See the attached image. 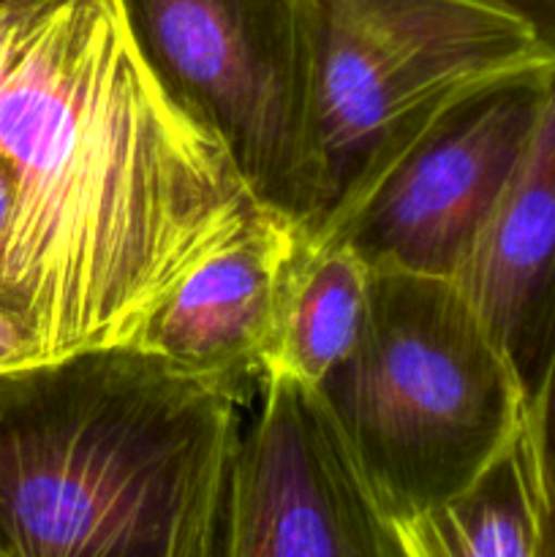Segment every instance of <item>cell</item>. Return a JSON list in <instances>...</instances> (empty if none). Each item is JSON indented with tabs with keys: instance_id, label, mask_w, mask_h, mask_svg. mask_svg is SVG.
<instances>
[{
	"instance_id": "obj_1",
	"label": "cell",
	"mask_w": 555,
	"mask_h": 557,
	"mask_svg": "<svg viewBox=\"0 0 555 557\" xmlns=\"http://www.w3.org/2000/svg\"><path fill=\"white\" fill-rule=\"evenodd\" d=\"M0 156L14 177L5 292L36 362L139 346L261 210L158 85L118 0H0Z\"/></svg>"
},
{
	"instance_id": "obj_2",
	"label": "cell",
	"mask_w": 555,
	"mask_h": 557,
	"mask_svg": "<svg viewBox=\"0 0 555 557\" xmlns=\"http://www.w3.org/2000/svg\"><path fill=\"white\" fill-rule=\"evenodd\" d=\"M239 403L141 346L0 370V557H215Z\"/></svg>"
},
{
	"instance_id": "obj_3",
	"label": "cell",
	"mask_w": 555,
	"mask_h": 557,
	"mask_svg": "<svg viewBox=\"0 0 555 557\" xmlns=\"http://www.w3.org/2000/svg\"><path fill=\"white\" fill-rule=\"evenodd\" d=\"M351 354L319 395L395 520L466 490L528 422L509 359L449 277L370 270Z\"/></svg>"
},
{
	"instance_id": "obj_4",
	"label": "cell",
	"mask_w": 555,
	"mask_h": 557,
	"mask_svg": "<svg viewBox=\"0 0 555 557\" xmlns=\"http://www.w3.org/2000/svg\"><path fill=\"white\" fill-rule=\"evenodd\" d=\"M319 210L326 237L462 92L555 44L498 0H308Z\"/></svg>"
},
{
	"instance_id": "obj_5",
	"label": "cell",
	"mask_w": 555,
	"mask_h": 557,
	"mask_svg": "<svg viewBox=\"0 0 555 557\" xmlns=\"http://www.w3.org/2000/svg\"><path fill=\"white\" fill-rule=\"evenodd\" d=\"M136 52L261 210H319L308 0H118Z\"/></svg>"
},
{
	"instance_id": "obj_6",
	"label": "cell",
	"mask_w": 555,
	"mask_h": 557,
	"mask_svg": "<svg viewBox=\"0 0 555 557\" xmlns=\"http://www.w3.org/2000/svg\"><path fill=\"white\" fill-rule=\"evenodd\" d=\"M550 54L452 101L321 239L370 270L457 281L536 128Z\"/></svg>"
},
{
	"instance_id": "obj_7",
	"label": "cell",
	"mask_w": 555,
	"mask_h": 557,
	"mask_svg": "<svg viewBox=\"0 0 555 557\" xmlns=\"http://www.w3.org/2000/svg\"><path fill=\"white\" fill-rule=\"evenodd\" d=\"M215 557H411L319 389L261 379Z\"/></svg>"
},
{
	"instance_id": "obj_8",
	"label": "cell",
	"mask_w": 555,
	"mask_h": 557,
	"mask_svg": "<svg viewBox=\"0 0 555 557\" xmlns=\"http://www.w3.org/2000/svg\"><path fill=\"white\" fill-rule=\"evenodd\" d=\"M457 283L531 406L555 348V49L536 128Z\"/></svg>"
},
{
	"instance_id": "obj_9",
	"label": "cell",
	"mask_w": 555,
	"mask_h": 557,
	"mask_svg": "<svg viewBox=\"0 0 555 557\" xmlns=\"http://www.w3.org/2000/svg\"><path fill=\"white\" fill-rule=\"evenodd\" d=\"M303 228L270 210L201 261L166 299L139 346L177 368L243 389L259 379L283 277Z\"/></svg>"
},
{
	"instance_id": "obj_10",
	"label": "cell",
	"mask_w": 555,
	"mask_h": 557,
	"mask_svg": "<svg viewBox=\"0 0 555 557\" xmlns=\"http://www.w3.org/2000/svg\"><path fill=\"white\" fill-rule=\"evenodd\" d=\"M370 277V267L348 243L303 234L283 277L259 381L283 375L319 389L362 332Z\"/></svg>"
},
{
	"instance_id": "obj_11",
	"label": "cell",
	"mask_w": 555,
	"mask_h": 557,
	"mask_svg": "<svg viewBox=\"0 0 555 557\" xmlns=\"http://www.w3.org/2000/svg\"><path fill=\"white\" fill-rule=\"evenodd\" d=\"M397 522L411 557H542L528 422L466 490Z\"/></svg>"
},
{
	"instance_id": "obj_12",
	"label": "cell",
	"mask_w": 555,
	"mask_h": 557,
	"mask_svg": "<svg viewBox=\"0 0 555 557\" xmlns=\"http://www.w3.org/2000/svg\"><path fill=\"white\" fill-rule=\"evenodd\" d=\"M528 441L542 509V557H555V348L528 406Z\"/></svg>"
},
{
	"instance_id": "obj_13",
	"label": "cell",
	"mask_w": 555,
	"mask_h": 557,
	"mask_svg": "<svg viewBox=\"0 0 555 557\" xmlns=\"http://www.w3.org/2000/svg\"><path fill=\"white\" fill-rule=\"evenodd\" d=\"M33 362H36V348H33L30 332L9 305L0 302V370Z\"/></svg>"
},
{
	"instance_id": "obj_14",
	"label": "cell",
	"mask_w": 555,
	"mask_h": 557,
	"mask_svg": "<svg viewBox=\"0 0 555 557\" xmlns=\"http://www.w3.org/2000/svg\"><path fill=\"white\" fill-rule=\"evenodd\" d=\"M11 218H14V177H11L9 163L0 156V302L9 305V308L11 302L9 292H5V245H9Z\"/></svg>"
},
{
	"instance_id": "obj_15",
	"label": "cell",
	"mask_w": 555,
	"mask_h": 557,
	"mask_svg": "<svg viewBox=\"0 0 555 557\" xmlns=\"http://www.w3.org/2000/svg\"><path fill=\"white\" fill-rule=\"evenodd\" d=\"M498 3H506L531 16L542 27L544 36L555 44V0H498Z\"/></svg>"
}]
</instances>
